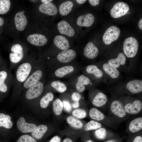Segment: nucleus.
Instances as JSON below:
<instances>
[{"instance_id":"obj_37","label":"nucleus","mask_w":142,"mask_h":142,"mask_svg":"<svg viewBox=\"0 0 142 142\" xmlns=\"http://www.w3.org/2000/svg\"><path fill=\"white\" fill-rule=\"evenodd\" d=\"M7 76V74L5 71L0 72V91L5 92L7 90V87L4 83Z\"/></svg>"},{"instance_id":"obj_51","label":"nucleus","mask_w":142,"mask_h":142,"mask_svg":"<svg viewBox=\"0 0 142 142\" xmlns=\"http://www.w3.org/2000/svg\"><path fill=\"white\" fill-rule=\"evenodd\" d=\"M4 23V20L0 17V26H2Z\"/></svg>"},{"instance_id":"obj_7","label":"nucleus","mask_w":142,"mask_h":142,"mask_svg":"<svg viewBox=\"0 0 142 142\" xmlns=\"http://www.w3.org/2000/svg\"><path fill=\"white\" fill-rule=\"evenodd\" d=\"M76 56L75 52L72 49L62 50L58 54L57 58L60 62L66 63L73 60Z\"/></svg>"},{"instance_id":"obj_21","label":"nucleus","mask_w":142,"mask_h":142,"mask_svg":"<svg viewBox=\"0 0 142 142\" xmlns=\"http://www.w3.org/2000/svg\"><path fill=\"white\" fill-rule=\"evenodd\" d=\"M107 96L104 93L99 92L97 93L92 101V104L97 107L104 105L107 101Z\"/></svg>"},{"instance_id":"obj_12","label":"nucleus","mask_w":142,"mask_h":142,"mask_svg":"<svg viewBox=\"0 0 142 142\" xmlns=\"http://www.w3.org/2000/svg\"><path fill=\"white\" fill-rule=\"evenodd\" d=\"M126 113L131 114H136L139 113L142 108V103L139 100L126 104L124 106Z\"/></svg>"},{"instance_id":"obj_48","label":"nucleus","mask_w":142,"mask_h":142,"mask_svg":"<svg viewBox=\"0 0 142 142\" xmlns=\"http://www.w3.org/2000/svg\"><path fill=\"white\" fill-rule=\"evenodd\" d=\"M41 2L43 3L44 4H48L51 3L53 0H41Z\"/></svg>"},{"instance_id":"obj_41","label":"nucleus","mask_w":142,"mask_h":142,"mask_svg":"<svg viewBox=\"0 0 142 142\" xmlns=\"http://www.w3.org/2000/svg\"><path fill=\"white\" fill-rule=\"evenodd\" d=\"M63 107L66 111L70 112L72 110V107L70 103L67 101L64 100L63 102Z\"/></svg>"},{"instance_id":"obj_20","label":"nucleus","mask_w":142,"mask_h":142,"mask_svg":"<svg viewBox=\"0 0 142 142\" xmlns=\"http://www.w3.org/2000/svg\"><path fill=\"white\" fill-rule=\"evenodd\" d=\"M73 2L70 1H65L60 5L59 11L60 14L62 16H65L71 11L73 6Z\"/></svg>"},{"instance_id":"obj_19","label":"nucleus","mask_w":142,"mask_h":142,"mask_svg":"<svg viewBox=\"0 0 142 142\" xmlns=\"http://www.w3.org/2000/svg\"><path fill=\"white\" fill-rule=\"evenodd\" d=\"M54 43L58 48L63 50L68 49L70 47L68 39L62 35L56 36L54 39Z\"/></svg>"},{"instance_id":"obj_22","label":"nucleus","mask_w":142,"mask_h":142,"mask_svg":"<svg viewBox=\"0 0 142 142\" xmlns=\"http://www.w3.org/2000/svg\"><path fill=\"white\" fill-rule=\"evenodd\" d=\"M90 82V79L88 77L83 75H80L78 78L76 85L77 90L80 92L84 91L85 89L84 85L88 84Z\"/></svg>"},{"instance_id":"obj_14","label":"nucleus","mask_w":142,"mask_h":142,"mask_svg":"<svg viewBox=\"0 0 142 142\" xmlns=\"http://www.w3.org/2000/svg\"><path fill=\"white\" fill-rule=\"evenodd\" d=\"M94 19L92 14L88 13L79 16L77 20V24L80 26L89 27L92 25Z\"/></svg>"},{"instance_id":"obj_5","label":"nucleus","mask_w":142,"mask_h":142,"mask_svg":"<svg viewBox=\"0 0 142 142\" xmlns=\"http://www.w3.org/2000/svg\"><path fill=\"white\" fill-rule=\"evenodd\" d=\"M11 52L9 55L10 61L14 63L19 62L23 56L22 46L18 44H14L11 47Z\"/></svg>"},{"instance_id":"obj_50","label":"nucleus","mask_w":142,"mask_h":142,"mask_svg":"<svg viewBox=\"0 0 142 142\" xmlns=\"http://www.w3.org/2000/svg\"><path fill=\"white\" fill-rule=\"evenodd\" d=\"M139 27V28L142 30V19H141L139 21L138 23Z\"/></svg>"},{"instance_id":"obj_52","label":"nucleus","mask_w":142,"mask_h":142,"mask_svg":"<svg viewBox=\"0 0 142 142\" xmlns=\"http://www.w3.org/2000/svg\"><path fill=\"white\" fill-rule=\"evenodd\" d=\"M84 142H93L92 140H89L87 141H85Z\"/></svg>"},{"instance_id":"obj_15","label":"nucleus","mask_w":142,"mask_h":142,"mask_svg":"<svg viewBox=\"0 0 142 142\" xmlns=\"http://www.w3.org/2000/svg\"><path fill=\"white\" fill-rule=\"evenodd\" d=\"M39 10L42 13L51 16L55 15L58 12L57 7L52 3L41 4L39 7Z\"/></svg>"},{"instance_id":"obj_31","label":"nucleus","mask_w":142,"mask_h":142,"mask_svg":"<svg viewBox=\"0 0 142 142\" xmlns=\"http://www.w3.org/2000/svg\"><path fill=\"white\" fill-rule=\"evenodd\" d=\"M68 123L71 126L76 129H80L83 126V124L79 120L72 116H69L67 118Z\"/></svg>"},{"instance_id":"obj_6","label":"nucleus","mask_w":142,"mask_h":142,"mask_svg":"<svg viewBox=\"0 0 142 142\" xmlns=\"http://www.w3.org/2000/svg\"><path fill=\"white\" fill-rule=\"evenodd\" d=\"M32 69L31 65L26 63L21 64L18 68L16 72L17 80L20 82H23L26 79Z\"/></svg>"},{"instance_id":"obj_54","label":"nucleus","mask_w":142,"mask_h":142,"mask_svg":"<svg viewBox=\"0 0 142 142\" xmlns=\"http://www.w3.org/2000/svg\"><path fill=\"white\" fill-rule=\"evenodd\" d=\"M130 13V11H128L127 12L126 14H129Z\"/></svg>"},{"instance_id":"obj_8","label":"nucleus","mask_w":142,"mask_h":142,"mask_svg":"<svg viewBox=\"0 0 142 142\" xmlns=\"http://www.w3.org/2000/svg\"><path fill=\"white\" fill-rule=\"evenodd\" d=\"M58 30L60 33L69 37H72L75 34L73 28L69 24L64 20H61L57 24Z\"/></svg>"},{"instance_id":"obj_49","label":"nucleus","mask_w":142,"mask_h":142,"mask_svg":"<svg viewBox=\"0 0 142 142\" xmlns=\"http://www.w3.org/2000/svg\"><path fill=\"white\" fill-rule=\"evenodd\" d=\"M77 2L79 4H83L85 3L86 0H76Z\"/></svg>"},{"instance_id":"obj_43","label":"nucleus","mask_w":142,"mask_h":142,"mask_svg":"<svg viewBox=\"0 0 142 142\" xmlns=\"http://www.w3.org/2000/svg\"><path fill=\"white\" fill-rule=\"evenodd\" d=\"M61 139L58 136H55L53 137L49 142H60Z\"/></svg>"},{"instance_id":"obj_3","label":"nucleus","mask_w":142,"mask_h":142,"mask_svg":"<svg viewBox=\"0 0 142 142\" xmlns=\"http://www.w3.org/2000/svg\"><path fill=\"white\" fill-rule=\"evenodd\" d=\"M129 10L128 5L126 3L119 2L116 3L110 11L111 16L117 18L125 15Z\"/></svg>"},{"instance_id":"obj_23","label":"nucleus","mask_w":142,"mask_h":142,"mask_svg":"<svg viewBox=\"0 0 142 142\" xmlns=\"http://www.w3.org/2000/svg\"><path fill=\"white\" fill-rule=\"evenodd\" d=\"M126 61L125 56L123 53H120L119 54L116 58L109 60L108 63L117 68H119L121 65L124 64Z\"/></svg>"},{"instance_id":"obj_16","label":"nucleus","mask_w":142,"mask_h":142,"mask_svg":"<svg viewBox=\"0 0 142 142\" xmlns=\"http://www.w3.org/2000/svg\"><path fill=\"white\" fill-rule=\"evenodd\" d=\"M14 22L16 28L20 31H23L27 24L26 17L22 12L16 13L14 17Z\"/></svg>"},{"instance_id":"obj_34","label":"nucleus","mask_w":142,"mask_h":142,"mask_svg":"<svg viewBox=\"0 0 142 142\" xmlns=\"http://www.w3.org/2000/svg\"><path fill=\"white\" fill-rule=\"evenodd\" d=\"M102 124L99 122L93 120L88 122L84 127V130L87 131L97 129L101 128Z\"/></svg>"},{"instance_id":"obj_28","label":"nucleus","mask_w":142,"mask_h":142,"mask_svg":"<svg viewBox=\"0 0 142 142\" xmlns=\"http://www.w3.org/2000/svg\"><path fill=\"white\" fill-rule=\"evenodd\" d=\"M10 116L3 113H0V127H3L10 129L12 126L13 123L11 120Z\"/></svg>"},{"instance_id":"obj_40","label":"nucleus","mask_w":142,"mask_h":142,"mask_svg":"<svg viewBox=\"0 0 142 142\" xmlns=\"http://www.w3.org/2000/svg\"><path fill=\"white\" fill-rule=\"evenodd\" d=\"M17 142H37L34 138L28 135H24L20 136Z\"/></svg>"},{"instance_id":"obj_18","label":"nucleus","mask_w":142,"mask_h":142,"mask_svg":"<svg viewBox=\"0 0 142 142\" xmlns=\"http://www.w3.org/2000/svg\"><path fill=\"white\" fill-rule=\"evenodd\" d=\"M126 87L133 94L139 93L142 91V81L138 79L131 80L127 83Z\"/></svg>"},{"instance_id":"obj_9","label":"nucleus","mask_w":142,"mask_h":142,"mask_svg":"<svg viewBox=\"0 0 142 142\" xmlns=\"http://www.w3.org/2000/svg\"><path fill=\"white\" fill-rule=\"evenodd\" d=\"M27 39L31 44L37 46H42L45 45L48 40L44 35L39 34H34L29 35Z\"/></svg>"},{"instance_id":"obj_10","label":"nucleus","mask_w":142,"mask_h":142,"mask_svg":"<svg viewBox=\"0 0 142 142\" xmlns=\"http://www.w3.org/2000/svg\"><path fill=\"white\" fill-rule=\"evenodd\" d=\"M17 125L19 130L24 133L32 132L37 127L35 124L26 123L23 117H21L19 119L17 122Z\"/></svg>"},{"instance_id":"obj_38","label":"nucleus","mask_w":142,"mask_h":142,"mask_svg":"<svg viewBox=\"0 0 142 142\" xmlns=\"http://www.w3.org/2000/svg\"><path fill=\"white\" fill-rule=\"evenodd\" d=\"M73 115L78 119H83L86 117L87 115L86 111L84 109H77L74 110L72 112Z\"/></svg>"},{"instance_id":"obj_47","label":"nucleus","mask_w":142,"mask_h":142,"mask_svg":"<svg viewBox=\"0 0 142 142\" xmlns=\"http://www.w3.org/2000/svg\"><path fill=\"white\" fill-rule=\"evenodd\" d=\"M62 142H73V141L71 139L67 138L63 140Z\"/></svg>"},{"instance_id":"obj_46","label":"nucleus","mask_w":142,"mask_h":142,"mask_svg":"<svg viewBox=\"0 0 142 142\" xmlns=\"http://www.w3.org/2000/svg\"><path fill=\"white\" fill-rule=\"evenodd\" d=\"M72 106L74 108H78L79 106V102H75L73 104Z\"/></svg>"},{"instance_id":"obj_36","label":"nucleus","mask_w":142,"mask_h":142,"mask_svg":"<svg viewBox=\"0 0 142 142\" xmlns=\"http://www.w3.org/2000/svg\"><path fill=\"white\" fill-rule=\"evenodd\" d=\"M51 85L53 88L60 93L64 92L67 89V86L64 83L59 81H53Z\"/></svg>"},{"instance_id":"obj_30","label":"nucleus","mask_w":142,"mask_h":142,"mask_svg":"<svg viewBox=\"0 0 142 142\" xmlns=\"http://www.w3.org/2000/svg\"><path fill=\"white\" fill-rule=\"evenodd\" d=\"M89 115L92 119L98 121L102 120L105 117L104 115L102 112L94 108L90 109Z\"/></svg>"},{"instance_id":"obj_4","label":"nucleus","mask_w":142,"mask_h":142,"mask_svg":"<svg viewBox=\"0 0 142 142\" xmlns=\"http://www.w3.org/2000/svg\"><path fill=\"white\" fill-rule=\"evenodd\" d=\"M43 89L44 85L43 83L38 81L29 88L26 92V97L28 99L36 98L42 94Z\"/></svg>"},{"instance_id":"obj_11","label":"nucleus","mask_w":142,"mask_h":142,"mask_svg":"<svg viewBox=\"0 0 142 142\" xmlns=\"http://www.w3.org/2000/svg\"><path fill=\"white\" fill-rule=\"evenodd\" d=\"M110 109L114 115L120 118L124 117L126 114L123 104L118 100H115L112 103L110 106Z\"/></svg>"},{"instance_id":"obj_44","label":"nucleus","mask_w":142,"mask_h":142,"mask_svg":"<svg viewBox=\"0 0 142 142\" xmlns=\"http://www.w3.org/2000/svg\"><path fill=\"white\" fill-rule=\"evenodd\" d=\"M88 1L90 4L94 6L98 5L99 1V0H89Z\"/></svg>"},{"instance_id":"obj_33","label":"nucleus","mask_w":142,"mask_h":142,"mask_svg":"<svg viewBox=\"0 0 142 142\" xmlns=\"http://www.w3.org/2000/svg\"><path fill=\"white\" fill-rule=\"evenodd\" d=\"M53 109L54 114L59 115L61 113L63 108V102L59 99L55 100L53 103Z\"/></svg>"},{"instance_id":"obj_13","label":"nucleus","mask_w":142,"mask_h":142,"mask_svg":"<svg viewBox=\"0 0 142 142\" xmlns=\"http://www.w3.org/2000/svg\"><path fill=\"white\" fill-rule=\"evenodd\" d=\"M98 48L92 42H89L87 44L83 50L85 56L91 59L95 58L98 55Z\"/></svg>"},{"instance_id":"obj_1","label":"nucleus","mask_w":142,"mask_h":142,"mask_svg":"<svg viewBox=\"0 0 142 142\" xmlns=\"http://www.w3.org/2000/svg\"><path fill=\"white\" fill-rule=\"evenodd\" d=\"M139 47V44L137 40L133 37H130L124 40L123 47L124 52L126 56L132 58L136 54Z\"/></svg>"},{"instance_id":"obj_26","label":"nucleus","mask_w":142,"mask_h":142,"mask_svg":"<svg viewBox=\"0 0 142 142\" xmlns=\"http://www.w3.org/2000/svg\"><path fill=\"white\" fill-rule=\"evenodd\" d=\"M48 129L47 126L45 125L38 126L36 129L32 132L31 135L34 138L38 140L42 138Z\"/></svg>"},{"instance_id":"obj_27","label":"nucleus","mask_w":142,"mask_h":142,"mask_svg":"<svg viewBox=\"0 0 142 142\" xmlns=\"http://www.w3.org/2000/svg\"><path fill=\"white\" fill-rule=\"evenodd\" d=\"M74 70L73 67L71 65H67L60 68L55 72L56 76L59 78H62L65 75L72 72Z\"/></svg>"},{"instance_id":"obj_35","label":"nucleus","mask_w":142,"mask_h":142,"mask_svg":"<svg viewBox=\"0 0 142 142\" xmlns=\"http://www.w3.org/2000/svg\"><path fill=\"white\" fill-rule=\"evenodd\" d=\"M11 2L9 0H0V14L6 13L9 10Z\"/></svg>"},{"instance_id":"obj_55","label":"nucleus","mask_w":142,"mask_h":142,"mask_svg":"<svg viewBox=\"0 0 142 142\" xmlns=\"http://www.w3.org/2000/svg\"><path fill=\"white\" fill-rule=\"evenodd\" d=\"M23 13H24V11H23L22 12Z\"/></svg>"},{"instance_id":"obj_25","label":"nucleus","mask_w":142,"mask_h":142,"mask_svg":"<svg viewBox=\"0 0 142 142\" xmlns=\"http://www.w3.org/2000/svg\"><path fill=\"white\" fill-rule=\"evenodd\" d=\"M142 129V118L138 117L133 120L129 126L130 131L133 133L137 132Z\"/></svg>"},{"instance_id":"obj_39","label":"nucleus","mask_w":142,"mask_h":142,"mask_svg":"<svg viewBox=\"0 0 142 142\" xmlns=\"http://www.w3.org/2000/svg\"><path fill=\"white\" fill-rule=\"evenodd\" d=\"M106 132L105 129L100 128L97 129L95 132V135L98 139H104L106 137Z\"/></svg>"},{"instance_id":"obj_53","label":"nucleus","mask_w":142,"mask_h":142,"mask_svg":"<svg viewBox=\"0 0 142 142\" xmlns=\"http://www.w3.org/2000/svg\"><path fill=\"white\" fill-rule=\"evenodd\" d=\"M106 142H115L113 140H110Z\"/></svg>"},{"instance_id":"obj_45","label":"nucleus","mask_w":142,"mask_h":142,"mask_svg":"<svg viewBox=\"0 0 142 142\" xmlns=\"http://www.w3.org/2000/svg\"><path fill=\"white\" fill-rule=\"evenodd\" d=\"M133 142H142V137L140 136H136L134 139Z\"/></svg>"},{"instance_id":"obj_17","label":"nucleus","mask_w":142,"mask_h":142,"mask_svg":"<svg viewBox=\"0 0 142 142\" xmlns=\"http://www.w3.org/2000/svg\"><path fill=\"white\" fill-rule=\"evenodd\" d=\"M42 75V71L40 70L33 72L25 81L24 87L26 88H28L34 85L40 79Z\"/></svg>"},{"instance_id":"obj_32","label":"nucleus","mask_w":142,"mask_h":142,"mask_svg":"<svg viewBox=\"0 0 142 142\" xmlns=\"http://www.w3.org/2000/svg\"><path fill=\"white\" fill-rule=\"evenodd\" d=\"M54 97V95L52 93L49 92L47 93L40 100V104L41 107L43 108H47L49 102L53 100Z\"/></svg>"},{"instance_id":"obj_2","label":"nucleus","mask_w":142,"mask_h":142,"mask_svg":"<svg viewBox=\"0 0 142 142\" xmlns=\"http://www.w3.org/2000/svg\"><path fill=\"white\" fill-rule=\"evenodd\" d=\"M120 33L119 28L116 26H112L108 28L105 32L103 40L106 45H109L118 38Z\"/></svg>"},{"instance_id":"obj_24","label":"nucleus","mask_w":142,"mask_h":142,"mask_svg":"<svg viewBox=\"0 0 142 142\" xmlns=\"http://www.w3.org/2000/svg\"><path fill=\"white\" fill-rule=\"evenodd\" d=\"M103 68L105 73L113 79L118 78L119 75L120 73L117 69L108 63L104 64Z\"/></svg>"},{"instance_id":"obj_29","label":"nucleus","mask_w":142,"mask_h":142,"mask_svg":"<svg viewBox=\"0 0 142 142\" xmlns=\"http://www.w3.org/2000/svg\"><path fill=\"white\" fill-rule=\"evenodd\" d=\"M86 70L87 73L92 74L98 78H101L103 75L102 71L95 65H91L88 66Z\"/></svg>"},{"instance_id":"obj_42","label":"nucleus","mask_w":142,"mask_h":142,"mask_svg":"<svg viewBox=\"0 0 142 142\" xmlns=\"http://www.w3.org/2000/svg\"><path fill=\"white\" fill-rule=\"evenodd\" d=\"M71 98L72 100L74 102L79 101L81 96L78 93L74 92L72 94Z\"/></svg>"}]
</instances>
